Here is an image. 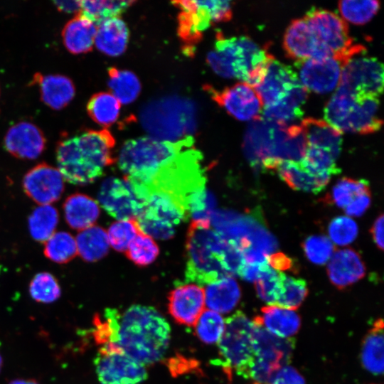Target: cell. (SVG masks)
Wrapping results in <instances>:
<instances>
[{
	"mask_svg": "<svg viewBox=\"0 0 384 384\" xmlns=\"http://www.w3.org/2000/svg\"><path fill=\"white\" fill-rule=\"evenodd\" d=\"M128 39L127 25L119 17H114L97 25L94 43L100 51L115 57L125 51Z\"/></svg>",
	"mask_w": 384,
	"mask_h": 384,
	"instance_id": "cell-28",
	"label": "cell"
},
{
	"mask_svg": "<svg viewBox=\"0 0 384 384\" xmlns=\"http://www.w3.org/2000/svg\"><path fill=\"white\" fill-rule=\"evenodd\" d=\"M253 321L271 334L282 338L294 335L301 324L300 317L294 310L277 305L262 308L261 314Z\"/></svg>",
	"mask_w": 384,
	"mask_h": 384,
	"instance_id": "cell-27",
	"label": "cell"
},
{
	"mask_svg": "<svg viewBox=\"0 0 384 384\" xmlns=\"http://www.w3.org/2000/svg\"><path fill=\"white\" fill-rule=\"evenodd\" d=\"M308 260L316 265H324L333 255L334 247L331 241L324 235H311L302 244Z\"/></svg>",
	"mask_w": 384,
	"mask_h": 384,
	"instance_id": "cell-50",
	"label": "cell"
},
{
	"mask_svg": "<svg viewBox=\"0 0 384 384\" xmlns=\"http://www.w3.org/2000/svg\"><path fill=\"white\" fill-rule=\"evenodd\" d=\"M308 91L301 85L288 97L272 106L262 108V118L287 125V123L299 119L303 115L302 110L306 102Z\"/></svg>",
	"mask_w": 384,
	"mask_h": 384,
	"instance_id": "cell-33",
	"label": "cell"
},
{
	"mask_svg": "<svg viewBox=\"0 0 384 384\" xmlns=\"http://www.w3.org/2000/svg\"><path fill=\"white\" fill-rule=\"evenodd\" d=\"M363 366L374 375L383 372V321L377 319L363 341L361 348Z\"/></svg>",
	"mask_w": 384,
	"mask_h": 384,
	"instance_id": "cell-34",
	"label": "cell"
},
{
	"mask_svg": "<svg viewBox=\"0 0 384 384\" xmlns=\"http://www.w3.org/2000/svg\"><path fill=\"white\" fill-rule=\"evenodd\" d=\"M343 62L335 57L309 58L294 63L300 83L317 94L336 90L340 83Z\"/></svg>",
	"mask_w": 384,
	"mask_h": 384,
	"instance_id": "cell-16",
	"label": "cell"
},
{
	"mask_svg": "<svg viewBox=\"0 0 384 384\" xmlns=\"http://www.w3.org/2000/svg\"><path fill=\"white\" fill-rule=\"evenodd\" d=\"M114 139L106 129L66 137L56 146L58 169L70 183L89 184L114 162Z\"/></svg>",
	"mask_w": 384,
	"mask_h": 384,
	"instance_id": "cell-3",
	"label": "cell"
},
{
	"mask_svg": "<svg viewBox=\"0 0 384 384\" xmlns=\"http://www.w3.org/2000/svg\"><path fill=\"white\" fill-rule=\"evenodd\" d=\"M328 233L335 244L346 245L356 238L358 225L353 219L348 217H336L329 224Z\"/></svg>",
	"mask_w": 384,
	"mask_h": 384,
	"instance_id": "cell-51",
	"label": "cell"
},
{
	"mask_svg": "<svg viewBox=\"0 0 384 384\" xmlns=\"http://www.w3.org/2000/svg\"><path fill=\"white\" fill-rule=\"evenodd\" d=\"M1 365H2V358H1V356L0 355V370H1Z\"/></svg>",
	"mask_w": 384,
	"mask_h": 384,
	"instance_id": "cell-60",
	"label": "cell"
},
{
	"mask_svg": "<svg viewBox=\"0 0 384 384\" xmlns=\"http://www.w3.org/2000/svg\"><path fill=\"white\" fill-rule=\"evenodd\" d=\"M282 272L267 265L255 282L259 297L269 305H275L281 292Z\"/></svg>",
	"mask_w": 384,
	"mask_h": 384,
	"instance_id": "cell-49",
	"label": "cell"
},
{
	"mask_svg": "<svg viewBox=\"0 0 384 384\" xmlns=\"http://www.w3.org/2000/svg\"><path fill=\"white\" fill-rule=\"evenodd\" d=\"M9 384H38L33 380H15L11 381Z\"/></svg>",
	"mask_w": 384,
	"mask_h": 384,
	"instance_id": "cell-59",
	"label": "cell"
},
{
	"mask_svg": "<svg viewBox=\"0 0 384 384\" xmlns=\"http://www.w3.org/2000/svg\"><path fill=\"white\" fill-rule=\"evenodd\" d=\"M102 208L118 220L135 219L146 198L127 178H108L103 181L98 194Z\"/></svg>",
	"mask_w": 384,
	"mask_h": 384,
	"instance_id": "cell-14",
	"label": "cell"
},
{
	"mask_svg": "<svg viewBox=\"0 0 384 384\" xmlns=\"http://www.w3.org/2000/svg\"><path fill=\"white\" fill-rule=\"evenodd\" d=\"M108 85L111 94L121 103L134 102L141 91V84L132 72L110 68L108 70Z\"/></svg>",
	"mask_w": 384,
	"mask_h": 384,
	"instance_id": "cell-36",
	"label": "cell"
},
{
	"mask_svg": "<svg viewBox=\"0 0 384 384\" xmlns=\"http://www.w3.org/2000/svg\"><path fill=\"white\" fill-rule=\"evenodd\" d=\"M370 191L357 196L345 208V212L349 216L358 217L362 215L370 205Z\"/></svg>",
	"mask_w": 384,
	"mask_h": 384,
	"instance_id": "cell-54",
	"label": "cell"
},
{
	"mask_svg": "<svg viewBox=\"0 0 384 384\" xmlns=\"http://www.w3.org/2000/svg\"><path fill=\"white\" fill-rule=\"evenodd\" d=\"M215 206V200L206 188L196 193L191 198L188 215L192 220H210Z\"/></svg>",
	"mask_w": 384,
	"mask_h": 384,
	"instance_id": "cell-52",
	"label": "cell"
},
{
	"mask_svg": "<svg viewBox=\"0 0 384 384\" xmlns=\"http://www.w3.org/2000/svg\"><path fill=\"white\" fill-rule=\"evenodd\" d=\"M307 294L305 280L282 273L281 292L275 305L294 310L301 305Z\"/></svg>",
	"mask_w": 384,
	"mask_h": 384,
	"instance_id": "cell-42",
	"label": "cell"
},
{
	"mask_svg": "<svg viewBox=\"0 0 384 384\" xmlns=\"http://www.w3.org/2000/svg\"><path fill=\"white\" fill-rule=\"evenodd\" d=\"M120 102L110 92L93 95L87 105L91 119L98 124L107 127L114 123L120 112Z\"/></svg>",
	"mask_w": 384,
	"mask_h": 384,
	"instance_id": "cell-38",
	"label": "cell"
},
{
	"mask_svg": "<svg viewBox=\"0 0 384 384\" xmlns=\"http://www.w3.org/2000/svg\"><path fill=\"white\" fill-rule=\"evenodd\" d=\"M336 160L327 151L307 146L305 154L300 161L313 174L331 176L339 172Z\"/></svg>",
	"mask_w": 384,
	"mask_h": 384,
	"instance_id": "cell-47",
	"label": "cell"
},
{
	"mask_svg": "<svg viewBox=\"0 0 384 384\" xmlns=\"http://www.w3.org/2000/svg\"><path fill=\"white\" fill-rule=\"evenodd\" d=\"M204 307V289L197 284L178 286L169 295V314L179 324L195 326Z\"/></svg>",
	"mask_w": 384,
	"mask_h": 384,
	"instance_id": "cell-22",
	"label": "cell"
},
{
	"mask_svg": "<svg viewBox=\"0 0 384 384\" xmlns=\"http://www.w3.org/2000/svg\"><path fill=\"white\" fill-rule=\"evenodd\" d=\"M267 262L274 270H287L293 267L292 260L282 252L273 253L269 255Z\"/></svg>",
	"mask_w": 384,
	"mask_h": 384,
	"instance_id": "cell-56",
	"label": "cell"
},
{
	"mask_svg": "<svg viewBox=\"0 0 384 384\" xmlns=\"http://www.w3.org/2000/svg\"><path fill=\"white\" fill-rule=\"evenodd\" d=\"M366 54L363 47L344 61L338 87L358 97L378 98L383 88V65Z\"/></svg>",
	"mask_w": 384,
	"mask_h": 384,
	"instance_id": "cell-11",
	"label": "cell"
},
{
	"mask_svg": "<svg viewBox=\"0 0 384 384\" xmlns=\"http://www.w3.org/2000/svg\"><path fill=\"white\" fill-rule=\"evenodd\" d=\"M374 242L380 250H383V215L380 214L374 221L370 229Z\"/></svg>",
	"mask_w": 384,
	"mask_h": 384,
	"instance_id": "cell-57",
	"label": "cell"
},
{
	"mask_svg": "<svg viewBox=\"0 0 384 384\" xmlns=\"http://www.w3.org/2000/svg\"><path fill=\"white\" fill-rule=\"evenodd\" d=\"M203 156L192 144L160 167L142 188L146 196L151 193L166 195L188 215L192 196L205 188ZM136 184V183H135Z\"/></svg>",
	"mask_w": 384,
	"mask_h": 384,
	"instance_id": "cell-5",
	"label": "cell"
},
{
	"mask_svg": "<svg viewBox=\"0 0 384 384\" xmlns=\"http://www.w3.org/2000/svg\"><path fill=\"white\" fill-rule=\"evenodd\" d=\"M304 18L321 45L332 57L343 63L363 46L353 44L345 21L332 11L313 8Z\"/></svg>",
	"mask_w": 384,
	"mask_h": 384,
	"instance_id": "cell-13",
	"label": "cell"
},
{
	"mask_svg": "<svg viewBox=\"0 0 384 384\" xmlns=\"http://www.w3.org/2000/svg\"><path fill=\"white\" fill-rule=\"evenodd\" d=\"M78 254L86 262H96L108 252L110 242L105 229L92 225L80 231L75 239Z\"/></svg>",
	"mask_w": 384,
	"mask_h": 384,
	"instance_id": "cell-35",
	"label": "cell"
},
{
	"mask_svg": "<svg viewBox=\"0 0 384 384\" xmlns=\"http://www.w3.org/2000/svg\"><path fill=\"white\" fill-rule=\"evenodd\" d=\"M97 26L80 14L69 20L62 30L65 48L73 54L90 52L95 42Z\"/></svg>",
	"mask_w": 384,
	"mask_h": 384,
	"instance_id": "cell-31",
	"label": "cell"
},
{
	"mask_svg": "<svg viewBox=\"0 0 384 384\" xmlns=\"http://www.w3.org/2000/svg\"><path fill=\"white\" fill-rule=\"evenodd\" d=\"M194 142L193 137L175 142L150 136L130 139L122 146L118 165L125 178L136 184L144 185L160 167Z\"/></svg>",
	"mask_w": 384,
	"mask_h": 384,
	"instance_id": "cell-6",
	"label": "cell"
},
{
	"mask_svg": "<svg viewBox=\"0 0 384 384\" xmlns=\"http://www.w3.org/2000/svg\"><path fill=\"white\" fill-rule=\"evenodd\" d=\"M379 103L378 98L358 97L338 87L325 106V121L341 133H373L383 124Z\"/></svg>",
	"mask_w": 384,
	"mask_h": 384,
	"instance_id": "cell-8",
	"label": "cell"
},
{
	"mask_svg": "<svg viewBox=\"0 0 384 384\" xmlns=\"http://www.w3.org/2000/svg\"><path fill=\"white\" fill-rule=\"evenodd\" d=\"M327 274L331 282L338 289H343L363 278L366 266L360 255L353 249L337 250L331 257Z\"/></svg>",
	"mask_w": 384,
	"mask_h": 384,
	"instance_id": "cell-23",
	"label": "cell"
},
{
	"mask_svg": "<svg viewBox=\"0 0 384 384\" xmlns=\"http://www.w3.org/2000/svg\"><path fill=\"white\" fill-rule=\"evenodd\" d=\"M159 253V247L154 239L142 231L132 240L126 251L129 260L139 267L152 263Z\"/></svg>",
	"mask_w": 384,
	"mask_h": 384,
	"instance_id": "cell-43",
	"label": "cell"
},
{
	"mask_svg": "<svg viewBox=\"0 0 384 384\" xmlns=\"http://www.w3.org/2000/svg\"><path fill=\"white\" fill-rule=\"evenodd\" d=\"M58 220V212L53 206L41 205L36 207L28 220V230L33 239L39 242H46L55 233Z\"/></svg>",
	"mask_w": 384,
	"mask_h": 384,
	"instance_id": "cell-37",
	"label": "cell"
},
{
	"mask_svg": "<svg viewBox=\"0 0 384 384\" xmlns=\"http://www.w3.org/2000/svg\"><path fill=\"white\" fill-rule=\"evenodd\" d=\"M255 324L243 312L237 311L225 323L218 341V363L230 373L235 370L242 376L254 358Z\"/></svg>",
	"mask_w": 384,
	"mask_h": 384,
	"instance_id": "cell-10",
	"label": "cell"
},
{
	"mask_svg": "<svg viewBox=\"0 0 384 384\" xmlns=\"http://www.w3.org/2000/svg\"><path fill=\"white\" fill-rule=\"evenodd\" d=\"M93 335L101 348L119 349L144 366L160 361L169 347L171 329L154 307L134 304L123 312L107 308L94 318Z\"/></svg>",
	"mask_w": 384,
	"mask_h": 384,
	"instance_id": "cell-1",
	"label": "cell"
},
{
	"mask_svg": "<svg viewBox=\"0 0 384 384\" xmlns=\"http://www.w3.org/2000/svg\"><path fill=\"white\" fill-rule=\"evenodd\" d=\"M53 3L60 11L78 14L80 11V1H55Z\"/></svg>",
	"mask_w": 384,
	"mask_h": 384,
	"instance_id": "cell-58",
	"label": "cell"
},
{
	"mask_svg": "<svg viewBox=\"0 0 384 384\" xmlns=\"http://www.w3.org/2000/svg\"><path fill=\"white\" fill-rule=\"evenodd\" d=\"M29 292L35 301L50 303L60 297L61 290L57 279L52 274L40 272L31 281Z\"/></svg>",
	"mask_w": 384,
	"mask_h": 384,
	"instance_id": "cell-46",
	"label": "cell"
},
{
	"mask_svg": "<svg viewBox=\"0 0 384 384\" xmlns=\"http://www.w3.org/2000/svg\"><path fill=\"white\" fill-rule=\"evenodd\" d=\"M196 115V105L191 100L169 96L146 104L140 111L139 119L150 137L175 142L192 137Z\"/></svg>",
	"mask_w": 384,
	"mask_h": 384,
	"instance_id": "cell-7",
	"label": "cell"
},
{
	"mask_svg": "<svg viewBox=\"0 0 384 384\" xmlns=\"http://www.w3.org/2000/svg\"><path fill=\"white\" fill-rule=\"evenodd\" d=\"M185 281L198 286L239 275L245 265L242 252L210 225L191 220L186 235Z\"/></svg>",
	"mask_w": 384,
	"mask_h": 384,
	"instance_id": "cell-2",
	"label": "cell"
},
{
	"mask_svg": "<svg viewBox=\"0 0 384 384\" xmlns=\"http://www.w3.org/2000/svg\"><path fill=\"white\" fill-rule=\"evenodd\" d=\"M186 213L171 198L151 193L135 218L140 230L152 238L169 239L181 221L188 218Z\"/></svg>",
	"mask_w": 384,
	"mask_h": 384,
	"instance_id": "cell-12",
	"label": "cell"
},
{
	"mask_svg": "<svg viewBox=\"0 0 384 384\" xmlns=\"http://www.w3.org/2000/svg\"><path fill=\"white\" fill-rule=\"evenodd\" d=\"M268 265L267 264H247L245 263L243 267L242 268L239 276H240L243 279L255 282L257 279L260 276L262 271Z\"/></svg>",
	"mask_w": 384,
	"mask_h": 384,
	"instance_id": "cell-55",
	"label": "cell"
},
{
	"mask_svg": "<svg viewBox=\"0 0 384 384\" xmlns=\"http://www.w3.org/2000/svg\"><path fill=\"white\" fill-rule=\"evenodd\" d=\"M279 177L292 189L318 193L329 183L331 176H319L309 171L301 161L284 160L275 166Z\"/></svg>",
	"mask_w": 384,
	"mask_h": 384,
	"instance_id": "cell-26",
	"label": "cell"
},
{
	"mask_svg": "<svg viewBox=\"0 0 384 384\" xmlns=\"http://www.w3.org/2000/svg\"><path fill=\"white\" fill-rule=\"evenodd\" d=\"M307 146L323 149L336 159L341 151L342 137L340 132L326 121L314 118L302 120Z\"/></svg>",
	"mask_w": 384,
	"mask_h": 384,
	"instance_id": "cell-30",
	"label": "cell"
},
{
	"mask_svg": "<svg viewBox=\"0 0 384 384\" xmlns=\"http://www.w3.org/2000/svg\"><path fill=\"white\" fill-rule=\"evenodd\" d=\"M33 84L38 85L41 100L53 110L66 107L73 99L75 87L72 80L63 75H42L36 73Z\"/></svg>",
	"mask_w": 384,
	"mask_h": 384,
	"instance_id": "cell-25",
	"label": "cell"
},
{
	"mask_svg": "<svg viewBox=\"0 0 384 384\" xmlns=\"http://www.w3.org/2000/svg\"><path fill=\"white\" fill-rule=\"evenodd\" d=\"M205 305L217 313H228L238 303L240 288L233 277H226L212 282L204 289Z\"/></svg>",
	"mask_w": 384,
	"mask_h": 384,
	"instance_id": "cell-32",
	"label": "cell"
},
{
	"mask_svg": "<svg viewBox=\"0 0 384 384\" xmlns=\"http://www.w3.org/2000/svg\"><path fill=\"white\" fill-rule=\"evenodd\" d=\"M46 140L41 129L32 122H19L10 127L5 134V149L16 158L35 159L44 151Z\"/></svg>",
	"mask_w": 384,
	"mask_h": 384,
	"instance_id": "cell-21",
	"label": "cell"
},
{
	"mask_svg": "<svg viewBox=\"0 0 384 384\" xmlns=\"http://www.w3.org/2000/svg\"><path fill=\"white\" fill-rule=\"evenodd\" d=\"M195 327L199 339L206 343L211 344L220 340L225 329V321L220 314L204 309Z\"/></svg>",
	"mask_w": 384,
	"mask_h": 384,
	"instance_id": "cell-45",
	"label": "cell"
},
{
	"mask_svg": "<svg viewBox=\"0 0 384 384\" xmlns=\"http://www.w3.org/2000/svg\"><path fill=\"white\" fill-rule=\"evenodd\" d=\"M134 2L132 1H80L81 14L95 25L114 17H119Z\"/></svg>",
	"mask_w": 384,
	"mask_h": 384,
	"instance_id": "cell-39",
	"label": "cell"
},
{
	"mask_svg": "<svg viewBox=\"0 0 384 384\" xmlns=\"http://www.w3.org/2000/svg\"><path fill=\"white\" fill-rule=\"evenodd\" d=\"M204 90L238 120L252 121L260 117L263 107L262 100L255 89L245 82H241L220 91L210 85H206Z\"/></svg>",
	"mask_w": 384,
	"mask_h": 384,
	"instance_id": "cell-17",
	"label": "cell"
},
{
	"mask_svg": "<svg viewBox=\"0 0 384 384\" xmlns=\"http://www.w3.org/2000/svg\"><path fill=\"white\" fill-rule=\"evenodd\" d=\"M95 366L100 384H139L147 377L145 366L116 348H100Z\"/></svg>",
	"mask_w": 384,
	"mask_h": 384,
	"instance_id": "cell-15",
	"label": "cell"
},
{
	"mask_svg": "<svg viewBox=\"0 0 384 384\" xmlns=\"http://www.w3.org/2000/svg\"><path fill=\"white\" fill-rule=\"evenodd\" d=\"M254 324V357L279 368L283 367L290 360L294 340L277 337L267 331L260 325L255 323Z\"/></svg>",
	"mask_w": 384,
	"mask_h": 384,
	"instance_id": "cell-24",
	"label": "cell"
},
{
	"mask_svg": "<svg viewBox=\"0 0 384 384\" xmlns=\"http://www.w3.org/2000/svg\"><path fill=\"white\" fill-rule=\"evenodd\" d=\"M270 384H306L304 378L292 367L283 366Z\"/></svg>",
	"mask_w": 384,
	"mask_h": 384,
	"instance_id": "cell-53",
	"label": "cell"
},
{
	"mask_svg": "<svg viewBox=\"0 0 384 384\" xmlns=\"http://www.w3.org/2000/svg\"><path fill=\"white\" fill-rule=\"evenodd\" d=\"M173 4L180 10L178 33L191 54L202 35L211 25L229 21L232 17L230 1H176Z\"/></svg>",
	"mask_w": 384,
	"mask_h": 384,
	"instance_id": "cell-9",
	"label": "cell"
},
{
	"mask_svg": "<svg viewBox=\"0 0 384 384\" xmlns=\"http://www.w3.org/2000/svg\"><path fill=\"white\" fill-rule=\"evenodd\" d=\"M301 85L296 72L273 57L254 88L265 107L282 102Z\"/></svg>",
	"mask_w": 384,
	"mask_h": 384,
	"instance_id": "cell-18",
	"label": "cell"
},
{
	"mask_svg": "<svg viewBox=\"0 0 384 384\" xmlns=\"http://www.w3.org/2000/svg\"><path fill=\"white\" fill-rule=\"evenodd\" d=\"M63 211L68 225L80 231L94 225L100 213L97 202L80 193L72 194L65 199Z\"/></svg>",
	"mask_w": 384,
	"mask_h": 384,
	"instance_id": "cell-29",
	"label": "cell"
},
{
	"mask_svg": "<svg viewBox=\"0 0 384 384\" xmlns=\"http://www.w3.org/2000/svg\"><path fill=\"white\" fill-rule=\"evenodd\" d=\"M379 6V2L373 0H348L338 3L339 12L343 18L354 24H363L369 21L377 13Z\"/></svg>",
	"mask_w": 384,
	"mask_h": 384,
	"instance_id": "cell-44",
	"label": "cell"
},
{
	"mask_svg": "<svg viewBox=\"0 0 384 384\" xmlns=\"http://www.w3.org/2000/svg\"><path fill=\"white\" fill-rule=\"evenodd\" d=\"M283 47L288 57L297 60L332 57L321 45L306 20L303 17L287 27Z\"/></svg>",
	"mask_w": 384,
	"mask_h": 384,
	"instance_id": "cell-20",
	"label": "cell"
},
{
	"mask_svg": "<svg viewBox=\"0 0 384 384\" xmlns=\"http://www.w3.org/2000/svg\"><path fill=\"white\" fill-rule=\"evenodd\" d=\"M272 58L247 36L226 38L218 33L214 48L207 55V62L218 75L237 78L254 87Z\"/></svg>",
	"mask_w": 384,
	"mask_h": 384,
	"instance_id": "cell-4",
	"label": "cell"
},
{
	"mask_svg": "<svg viewBox=\"0 0 384 384\" xmlns=\"http://www.w3.org/2000/svg\"><path fill=\"white\" fill-rule=\"evenodd\" d=\"M64 181L57 168L41 163L25 174L22 186L25 193L34 202L40 206L50 205L61 197Z\"/></svg>",
	"mask_w": 384,
	"mask_h": 384,
	"instance_id": "cell-19",
	"label": "cell"
},
{
	"mask_svg": "<svg viewBox=\"0 0 384 384\" xmlns=\"http://www.w3.org/2000/svg\"><path fill=\"white\" fill-rule=\"evenodd\" d=\"M43 252L52 262L68 263L78 255L75 239L65 231L54 233L46 241Z\"/></svg>",
	"mask_w": 384,
	"mask_h": 384,
	"instance_id": "cell-40",
	"label": "cell"
},
{
	"mask_svg": "<svg viewBox=\"0 0 384 384\" xmlns=\"http://www.w3.org/2000/svg\"><path fill=\"white\" fill-rule=\"evenodd\" d=\"M368 191H370V188L366 181L343 177L334 186L330 195L325 200L345 208L357 196Z\"/></svg>",
	"mask_w": 384,
	"mask_h": 384,
	"instance_id": "cell-41",
	"label": "cell"
},
{
	"mask_svg": "<svg viewBox=\"0 0 384 384\" xmlns=\"http://www.w3.org/2000/svg\"><path fill=\"white\" fill-rule=\"evenodd\" d=\"M139 232L136 220L127 219L113 223L107 233L109 242L115 250L126 252Z\"/></svg>",
	"mask_w": 384,
	"mask_h": 384,
	"instance_id": "cell-48",
	"label": "cell"
}]
</instances>
